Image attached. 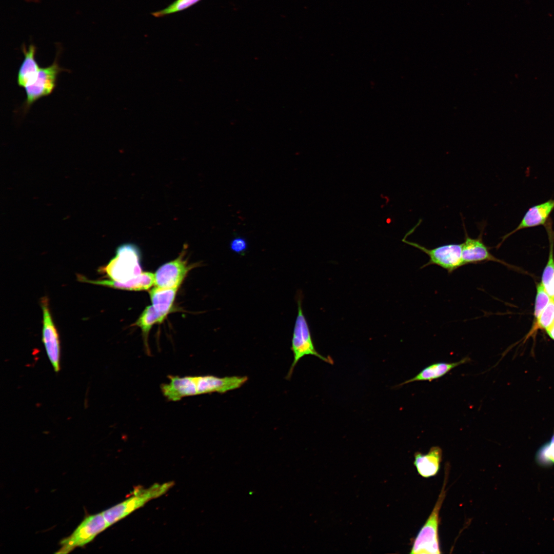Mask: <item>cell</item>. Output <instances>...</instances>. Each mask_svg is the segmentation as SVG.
Here are the masks:
<instances>
[{
	"label": "cell",
	"mask_w": 554,
	"mask_h": 554,
	"mask_svg": "<svg viewBox=\"0 0 554 554\" xmlns=\"http://www.w3.org/2000/svg\"><path fill=\"white\" fill-rule=\"evenodd\" d=\"M302 300L303 294L301 291L299 292L296 297L298 313L291 340V350L293 353V360L286 376L287 379L291 378L298 362L307 355H314L326 363L333 364V360L331 357L323 356L315 348L308 324L303 312Z\"/></svg>",
	"instance_id": "cell-1"
},
{
	"label": "cell",
	"mask_w": 554,
	"mask_h": 554,
	"mask_svg": "<svg viewBox=\"0 0 554 554\" xmlns=\"http://www.w3.org/2000/svg\"><path fill=\"white\" fill-rule=\"evenodd\" d=\"M173 484V482H168L156 483L148 488H136L126 500L103 511V516L109 526H111L149 501L165 494Z\"/></svg>",
	"instance_id": "cell-2"
},
{
	"label": "cell",
	"mask_w": 554,
	"mask_h": 554,
	"mask_svg": "<svg viewBox=\"0 0 554 554\" xmlns=\"http://www.w3.org/2000/svg\"><path fill=\"white\" fill-rule=\"evenodd\" d=\"M140 260V251L135 245L124 244L117 248L115 256L106 266L101 267L99 271L112 280L126 282L143 272Z\"/></svg>",
	"instance_id": "cell-3"
},
{
	"label": "cell",
	"mask_w": 554,
	"mask_h": 554,
	"mask_svg": "<svg viewBox=\"0 0 554 554\" xmlns=\"http://www.w3.org/2000/svg\"><path fill=\"white\" fill-rule=\"evenodd\" d=\"M443 485L436 503L426 521L414 539L410 553L439 554L441 553L439 536V514L446 496L445 487L448 476V467H446Z\"/></svg>",
	"instance_id": "cell-4"
},
{
	"label": "cell",
	"mask_w": 554,
	"mask_h": 554,
	"mask_svg": "<svg viewBox=\"0 0 554 554\" xmlns=\"http://www.w3.org/2000/svg\"><path fill=\"white\" fill-rule=\"evenodd\" d=\"M108 527L102 512L89 515L85 518L69 536L60 541V548L55 553H68L76 547H82Z\"/></svg>",
	"instance_id": "cell-5"
},
{
	"label": "cell",
	"mask_w": 554,
	"mask_h": 554,
	"mask_svg": "<svg viewBox=\"0 0 554 554\" xmlns=\"http://www.w3.org/2000/svg\"><path fill=\"white\" fill-rule=\"evenodd\" d=\"M57 57L58 56L51 65L41 67L34 82L24 88L26 94V98L23 106L24 112L27 111L35 102L50 95L54 90L58 75L65 71L60 66Z\"/></svg>",
	"instance_id": "cell-6"
},
{
	"label": "cell",
	"mask_w": 554,
	"mask_h": 554,
	"mask_svg": "<svg viewBox=\"0 0 554 554\" xmlns=\"http://www.w3.org/2000/svg\"><path fill=\"white\" fill-rule=\"evenodd\" d=\"M403 241L413 246L428 255L429 261L423 265L424 268L429 265H436L451 273L458 268L464 265L462 255L461 244H449L428 249L416 243L409 242L404 239Z\"/></svg>",
	"instance_id": "cell-7"
},
{
	"label": "cell",
	"mask_w": 554,
	"mask_h": 554,
	"mask_svg": "<svg viewBox=\"0 0 554 554\" xmlns=\"http://www.w3.org/2000/svg\"><path fill=\"white\" fill-rule=\"evenodd\" d=\"M43 311L42 340L48 358L55 372L60 370L61 347L58 333L54 323L47 296L41 299Z\"/></svg>",
	"instance_id": "cell-8"
},
{
	"label": "cell",
	"mask_w": 554,
	"mask_h": 554,
	"mask_svg": "<svg viewBox=\"0 0 554 554\" xmlns=\"http://www.w3.org/2000/svg\"><path fill=\"white\" fill-rule=\"evenodd\" d=\"M175 260L166 263L154 274V285L162 288L178 289L192 268L186 260L184 251Z\"/></svg>",
	"instance_id": "cell-9"
},
{
	"label": "cell",
	"mask_w": 554,
	"mask_h": 554,
	"mask_svg": "<svg viewBox=\"0 0 554 554\" xmlns=\"http://www.w3.org/2000/svg\"><path fill=\"white\" fill-rule=\"evenodd\" d=\"M465 232L464 241L462 244V255L465 265L469 264H478L489 261L499 263L509 266L504 261L497 258L492 255L488 246L483 241L484 226H481L480 233L477 238H470L463 224Z\"/></svg>",
	"instance_id": "cell-10"
},
{
	"label": "cell",
	"mask_w": 554,
	"mask_h": 554,
	"mask_svg": "<svg viewBox=\"0 0 554 554\" xmlns=\"http://www.w3.org/2000/svg\"><path fill=\"white\" fill-rule=\"evenodd\" d=\"M197 395L213 392L224 393L242 386L248 380L246 376L219 377L213 375L195 376Z\"/></svg>",
	"instance_id": "cell-11"
},
{
	"label": "cell",
	"mask_w": 554,
	"mask_h": 554,
	"mask_svg": "<svg viewBox=\"0 0 554 554\" xmlns=\"http://www.w3.org/2000/svg\"><path fill=\"white\" fill-rule=\"evenodd\" d=\"M169 382L163 384L161 389L169 401H179L187 397L197 395L195 376L168 375Z\"/></svg>",
	"instance_id": "cell-12"
},
{
	"label": "cell",
	"mask_w": 554,
	"mask_h": 554,
	"mask_svg": "<svg viewBox=\"0 0 554 554\" xmlns=\"http://www.w3.org/2000/svg\"><path fill=\"white\" fill-rule=\"evenodd\" d=\"M553 210L554 199H549L544 203L531 207L526 211L518 226L502 237L499 245L508 236L520 230L541 225L544 226Z\"/></svg>",
	"instance_id": "cell-13"
},
{
	"label": "cell",
	"mask_w": 554,
	"mask_h": 554,
	"mask_svg": "<svg viewBox=\"0 0 554 554\" xmlns=\"http://www.w3.org/2000/svg\"><path fill=\"white\" fill-rule=\"evenodd\" d=\"M77 279L82 282L131 291L147 290L154 285V274L150 272H143L137 277L124 283L112 280H92L80 274L77 275Z\"/></svg>",
	"instance_id": "cell-14"
},
{
	"label": "cell",
	"mask_w": 554,
	"mask_h": 554,
	"mask_svg": "<svg viewBox=\"0 0 554 554\" xmlns=\"http://www.w3.org/2000/svg\"><path fill=\"white\" fill-rule=\"evenodd\" d=\"M21 48L24 58L18 69L17 83L19 87L25 88L34 82L41 67L35 58L36 48L33 44L27 49L24 44Z\"/></svg>",
	"instance_id": "cell-15"
},
{
	"label": "cell",
	"mask_w": 554,
	"mask_h": 554,
	"mask_svg": "<svg viewBox=\"0 0 554 554\" xmlns=\"http://www.w3.org/2000/svg\"><path fill=\"white\" fill-rule=\"evenodd\" d=\"M470 361V359L466 357L456 362H440L431 364L424 368L414 377L403 382L398 386L417 381L431 382L444 376L455 367Z\"/></svg>",
	"instance_id": "cell-16"
},
{
	"label": "cell",
	"mask_w": 554,
	"mask_h": 554,
	"mask_svg": "<svg viewBox=\"0 0 554 554\" xmlns=\"http://www.w3.org/2000/svg\"><path fill=\"white\" fill-rule=\"evenodd\" d=\"M442 459V449L439 446H432L426 454L420 452L414 453V465L420 476L427 478L438 473Z\"/></svg>",
	"instance_id": "cell-17"
},
{
	"label": "cell",
	"mask_w": 554,
	"mask_h": 554,
	"mask_svg": "<svg viewBox=\"0 0 554 554\" xmlns=\"http://www.w3.org/2000/svg\"><path fill=\"white\" fill-rule=\"evenodd\" d=\"M177 289L155 286L149 291L152 305L164 320L171 310Z\"/></svg>",
	"instance_id": "cell-18"
},
{
	"label": "cell",
	"mask_w": 554,
	"mask_h": 554,
	"mask_svg": "<svg viewBox=\"0 0 554 554\" xmlns=\"http://www.w3.org/2000/svg\"><path fill=\"white\" fill-rule=\"evenodd\" d=\"M547 233L549 241V254L548 261L543 272L542 284L544 288L551 299H554V259L553 244L554 231L552 227V221L549 219L544 225Z\"/></svg>",
	"instance_id": "cell-19"
},
{
	"label": "cell",
	"mask_w": 554,
	"mask_h": 554,
	"mask_svg": "<svg viewBox=\"0 0 554 554\" xmlns=\"http://www.w3.org/2000/svg\"><path fill=\"white\" fill-rule=\"evenodd\" d=\"M164 320L153 306L150 305L145 308L134 324V325L140 327L142 330L144 343L148 353L149 352L148 338L150 330L154 324L161 323Z\"/></svg>",
	"instance_id": "cell-20"
},
{
	"label": "cell",
	"mask_w": 554,
	"mask_h": 554,
	"mask_svg": "<svg viewBox=\"0 0 554 554\" xmlns=\"http://www.w3.org/2000/svg\"><path fill=\"white\" fill-rule=\"evenodd\" d=\"M535 459L542 467H549L554 464V431L550 440L539 448Z\"/></svg>",
	"instance_id": "cell-21"
},
{
	"label": "cell",
	"mask_w": 554,
	"mask_h": 554,
	"mask_svg": "<svg viewBox=\"0 0 554 554\" xmlns=\"http://www.w3.org/2000/svg\"><path fill=\"white\" fill-rule=\"evenodd\" d=\"M554 322V299H551L550 302L542 311L538 318L536 320L533 328L529 334H532L538 329L546 330Z\"/></svg>",
	"instance_id": "cell-22"
},
{
	"label": "cell",
	"mask_w": 554,
	"mask_h": 554,
	"mask_svg": "<svg viewBox=\"0 0 554 554\" xmlns=\"http://www.w3.org/2000/svg\"><path fill=\"white\" fill-rule=\"evenodd\" d=\"M201 0H175L167 7L151 13L155 17H161L186 10Z\"/></svg>",
	"instance_id": "cell-23"
},
{
	"label": "cell",
	"mask_w": 554,
	"mask_h": 554,
	"mask_svg": "<svg viewBox=\"0 0 554 554\" xmlns=\"http://www.w3.org/2000/svg\"><path fill=\"white\" fill-rule=\"evenodd\" d=\"M551 299L545 291L543 284L542 283L538 284L534 311V316L536 320L549 303Z\"/></svg>",
	"instance_id": "cell-24"
},
{
	"label": "cell",
	"mask_w": 554,
	"mask_h": 554,
	"mask_svg": "<svg viewBox=\"0 0 554 554\" xmlns=\"http://www.w3.org/2000/svg\"><path fill=\"white\" fill-rule=\"evenodd\" d=\"M230 246L232 251L241 255L245 253L247 248L246 241L241 238L234 239L231 242Z\"/></svg>",
	"instance_id": "cell-25"
},
{
	"label": "cell",
	"mask_w": 554,
	"mask_h": 554,
	"mask_svg": "<svg viewBox=\"0 0 554 554\" xmlns=\"http://www.w3.org/2000/svg\"><path fill=\"white\" fill-rule=\"evenodd\" d=\"M547 333L549 337L554 340V322L552 325L546 330Z\"/></svg>",
	"instance_id": "cell-26"
}]
</instances>
